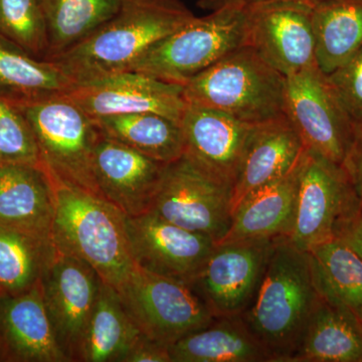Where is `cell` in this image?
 I'll return each mask as SVG.
<instances>
[{
    "instance_id": "1",
    "label": "cell",
    "mask_w": 362,
    "mask_h": 362,
    "mask_svg": "<svg viewBox=\"0 0 362 362\" xmlns=\"http://www.w3.org/2000/svg\"><path fill=\"white\" fill-rule=\"evenodd\" d=\"M194 18L180 0H121L110 20L51 62L74 84L128 71L151 45Z\"/></svg>"
},
{
    "instance_id": "2",
    "label": "cell",
    "mask_w": 362,
    "mask_h": 362,
    "mask_svg": "<svg viewBox=\"0 0 362 362\" xmlns=\"http://www.w3.org/2000/svg\"><path fill=\"white\" fill-rule=\"evenodd\" d=\"M320 299L309 252L279 238L258 291L242 315L272 362H292Z\"/></svg>"
},
{
    "instance_id": "3",
    "label": "cell",
    "mask_w": 362,
    "mask_h": 362,
    "mask_svg": "<svg viewBox=\"0 0 362 362\" xmlns=\"http://www.w3.org/2000/svg\"><path fill=\"white\" fill-rule=\"evenodd\" d=\"M52 181L56 209L52 240L57 251L82 259L105 283L118 289L136 268L126 230L127 216L99 195Z\"/></svg>"
},
{
    "instance_id": "4",
    "label": "cell",
    "mask_w": 362,
    "mask_h": 362,
    "mask_svg": "<svg viewBox=\"0 0 362 362\" xmlns=\"http://www.w3.org/2000/svg\"><path fill=\"white\" fill-rule=\"evenodd\" d=\"M285 80L254 49L243 45L190 78L183 85V94L189 105L254 125L283 115Z\"/></svg>"
},
{
    "instance_id": "5",
    "label": "cell",
    "mask_w": 362,
    "mask_h": 362,
    "mask_svg": "<svg viewBox=\"0 0 362 362\" xmlns=\"http://www.w3.org/2000/svg\"><path fill=\"white\" fill-rule=\"evenodd\" d=\"M245 8L216 9L195 16L168 37L149 47L129 70L185 85L216 62L246 45Z\"/></svg>"
},
{
    "instance_id": "6",
    "label": "cell",
    "mask_w": 362,
    "mask_h": 362,
    "mask_svg": "<svg viewBox=\"0 0 362 362\" xmlns=\"http://www.w3.org/2000/svg\"><path fill=\"white\" fill-rule=\"evenodd\" d=\"M16 106L32 127L42 166L52 180L99 195L93 154L102 134L94 119L65 93Z\"/></svg>"
},
{
    "instance_id": "7",
    "label": "cell",
    "mask_w": 362,
    "mask_h": 362,
    "mask_svg": "<svg viewBox=\"0 0 362 362\" xmlns=\"http://www.w3.org/2000/svg\"><path fill=\"white\" fill-rule=\"evenodd\" d=\"M362 204L341 165L305 150L300 165L294 226L290 242L310 251L337 239Z\"/></svg>"
},
{
    "instance_id": "8",
    "label": "cell",
    "mask_w": 362,
    "mask_h": 362,
    "mask_svg": "<svg viewBox=\"0 0 362 362\" xmlns=\"http://www.w3.org/2000/svg\"><path fill=\"white\" fill-rule=\"evenodd\" d=\"M117 291L142 334L168 349L216 318L189 284L137 267Z\"/></svg>"
},
{
    "instance_id": "9",
    "label": "cell",
    "mask_w": 362,
    "mask_h": 362,
    "mask_svg": "<svg viewBox=\"0 0 362 362\" xmlns=\"http://www.w3.org/2000/svg\"><path fill=\"white\" fill-rule=\"evenodd\" d=\"M232 199L230 185L211 177L183 154L164 168L151 211L220 243L232 223Z\"/></svg>"
},
{
    "instance_id": "10",
    "label": "cell",
    "mask_w": 362,
    "mask_h": 362,
    "mask_svg": "<svg viewBox=\"0 0 362 362\" xmlns=\"http://www.w3.org/2000/svg\"><path fill=\"white\" fill-rule=\"evenodd\" d=\"M283 114L306 150L342 166L354 142L356 123L318 66L286 77Z\"/></svg>"
},
{
    "instance_id": "11",
    "label": "cell",
    "mask_w": 362,
    "mask_h": 362,
    "mask_svg": "<svg viewBox=\"0 0 362 362\" xmlns=\"http://www.w3.org/2000/svg\"><path fill=\"white\" fill-rule=\"evenodd\" d=\"M314 4L271 0L246 7V45L285 78L316 66Z\"/></svg>"
},
{
    "instance_id": "12",
    "label": "cell",
    "mask_w": 362,
    "mask_h": 362,
    "mask_svg": "<svg viewBox=\"0 0 362 362\" xmlns=\"http://www.w3.org/2000/svg\"><path fill=\"white\" fill-rule=\"evenodd\" d=\"M101 281L84 261L59 252L40 279L45 312L68 362H81Z\"/></svg>"
},
{
    "instance_id": "13",
    "label": "cell",
    "mask_w": 362,
    "mask_h": 362,
    "mask_svg": "<svg viewBox=\"0 0 362 362\" xmlns=\"http://www.w3.org/2000/svg\"><path fill=\"white\" fill-rule=\"evenodd\" d=\"M276 240L216 243L189 284L214 317L242 315L249 308Z\"/></svg>"
},
{
    "instance_id": "14",
    "label": "cell",
    "mask_w": 362,
    "mask_h": 362,
    "mask_svg": "<svg viewBox=\"0 0 362 362\" xmlns=\"http://www.w3.org/2000/svg\"><path fill=\"white\" fill-rule=\"evenodd\" d=\"M135 266L162 277L192 284L216 243L164 220L154 211L126 218Z\"/></svg>"
},
{
    "instance_id": "15",
    "label": "cell",
    "mask_w": 362,
    "mask_h": 362,
    "mask_svg": "<svg viewBox=\"0 0 362 362\" xmlns=\"http://www.w3.org/2000/svg\"><path fill=\"white\" fill-rule=\"evenodd\" d=\"M65 94L92 118L152 112L180 124L188 106L182 85L132 71L76 83Z\"/></svg>"
},
{
    "instance_id": "16",
    "label": "cell",
    "mask_w": 362,
    "mask_h": 362,
    "mask_svg": "<svg viewBox=\"0 0 362 362\" xmlns=\"http://www.w3.org/2000/svg\"><path fill=\"white\" fill-rule=\"evenodd\" d=\"M166 164L101 135L93 154L98 194L127 216L148 213Z\"/></svg>"
},
{
    "instance_id": "17",
    "label": "cell",
    "mask_w": 362,
    "mask_h": 362,
    "mask_svg": "<svg viewBox=\"0 0 362 362\" xmlns=\"http://www.w3.org/2000/svg\"><path fill=\"white\" fill-rule=\"evenodd\" d=\"M180 126L183 154L211 177L233 187L252 124L188 104Z\"/></svg>"
},
{
    "instance_id": "18",
    "label": "cell",
    "mask_w": 362,
    "mask_h": 362,
    "mask_svg": "<svg viewBox=\"0 0 362 362\" xmlns=\"http://www.w3.org/2000/svg\"><path fill=\"white\" fill-rule=\"evenodd\" d=\"M0 361L68 362L47 318L40 281L25 292L0 296Z\"/></svg>"
},
{
    "instance_id": "19",
    "label": "cell",
    "mask_w": 362,
    "mask_h": 362,
    "mask_svg": "<svg viewBox=\"0 0 362 362\" xmlns=\"http://www.w3.org/2000/svg\"><path fill=\"white\" fill-rule=\"evenodd\" d=\"M305 150L284 114L252 125L233 187V211L247 194L289 173Z\"/></svg>"
},
{
    "instance_id": "20",
    "label": "cell",
    "mask_w": 362,
    "mask_h": 362,
    "mask_svg": "<svg viewBox=\"0 0 362 362\" xmlns=\"http://www.w3.org/2000/svg\"><path fill=\"white\" fill-rule=\"evenodd\" d=\"M56 194L42 165L0 166V223L52 240Z\"/></svg>"
},
{
    "instance_id": "21",
    "label": "cell",
    "mask_w": 362,
    "mask_h": 362,
    "mask_svg": "<svg viewBox=\"0 0 362 362\" xmlns=\"http://www.w3.org/2000/svg\"><path fill=\"white\" fill-rule=\"evenodd\" d=\"M300 165L301 160L287 175L244 197L233 209L230 230L220 243L289 238L296 214Z\"/></svg>"
},
{
    "instance_id": "22",
    "label": "cell",
    "mask_w": 362,
    "mask_h": 362,
    "mask_svg": "<svg viewBox=\"0 0 362 362\" xmlns=\"http://www.w3.org/2000/svg\"><path fill=\"white\" fill-rule=\"evenodd\" d=\"M168 349L173 362L272 361L243 315L216 317Z\"/></svg>"
},
{
    "instance_id": "23",
    "label": "cell",
    "mask_w": 362,
    "mask_h": 362,
    "mask_svg": "<svg viewBox=\"0 0 362 362\" xmlns=\"http://www.w3.org/2000/svg\"><path fill=\"white\" fill-rule=\"evenodd\" d=\"M292 362H362V325L356 314L321 295Z\"/></svg>"
},
{
    "instance_id": "24",
    "label": "cell",
    "mask_w": 362,
    "mask_h": 362,
    "mask_svg": "<svg viewBox=\"0 0 362 362\" xmlns=\"http://www.w3.org/2000/svg\"><path fill=\"white\" fill-rule=\"evenodd\" d=\"M74 85L54 62L35 58L0 37V98L14 105L64 94Z\"/></svg>"
},
{
    "instance_id": "25",
    "label": "cell",
    "mask_w": 362,
    "mask_h": 362,
    "mask_svg": "<svg viewBox=\"0 0 362 362\" xmlns=\"http://www.w3.org/2000/svg\"><path fill=\"white\" fill-rule=\"evenodd\" d=\"M317 66L337 70L362 47V0H322L313 8Z\"/></svg>"
},
{
    "instance_id": "26",
    "label": "cell",
    "mask_w": 362,
    "mask_h": 362,
    "mask_svg": "<svg viewBox=\"0 0 362 362\" xmlns=\"http://www.w3.org/2000/svg\"><path fill=\"white\" fill-rule=\"evenodd\" d=\"M93 119L102 135L150 158L169 163L185 153L180 124L160 114L143 112Z\"/></svg>"
},
{
    "instance_id": "27",
    "label": "cell",
    "mask_w": 362,
    "mask_h": 362,
    "mask_svg": "<svg viewBox=\"0 0 362 362\" xmlns=\"http://www.w3.org/2000/svg\"><path fill=\"white\" fill-rule=\"evenodd\" d=\"M141 334L118 291L102 280L81 362H122Z\"/></svg>"
},
{
    "instance_id": "28",
    "label": "cell",
    "mask_w": 362,
    "mask_h": 362,
    "mask_svg": "<svg viewBox=\"0 0 362 362\" xmlns=\"http://www.w3.org/2000/svg\"><path fill=\"white\" fill-rule=\"evenodd\" d=\"M312 268L319 292L325 299L344 305L356 316L362 312V259L337 238L312 247Z\"/></svg>"
},
{
    "instance_id": "29",
    "label": "cell",
    "mask_w": 362,
    "mask_h": 362,
    "mask_svg": "<svg viewBox=\"0 0 362 362\" xmlns=\"http://www.w3.org/2000/svg\"><path fill=\"white\" fill-rule=\"evenodd\" d=\"M57 252L52 240L0 223V296L18 294L37 284Z\"/></svg>"
},
{
    "instance_id": "30",
    "label": "cell",
    "mask_w": 362,
    "mask_h": 362,
    "mask_svg": "<svg viewBox=\"0 0 362 362\" xmlns=\"http://www.w3.org/2000/svg\"><path fill=\"white\" fill-rule=\"evenodd\" d=\"M47 21V61L77 45L118 11L121 0H40Z\"/></svg>"
},
{
    "instance_id": "31",
    "label": "cell",
    "mask_w": 362,
    "mask_h": 362,
    "mask_svg": "<svg viewBox=\"0 0 362 362\" xmlns=\"http://www.w3.org/2000/svg\"><path fill=\"white\" fill-rule=\"evenodd\" d=\"M0 37L35 58L47 59L49 35L40 0H0Z\"/></svg>"
},
{
    "instance_id": "32",
    "label": "cell",
    "mask_w": 362,
    "mask_h": 362,
    "mask_svg": "<svg viewBox=\"0 0 362 362\" xmlns=\"http://www.w3.org/2000/svg\"><path fill=\"white\" fill-rule=\"evenodd\" d=\"M42 165L28 119L16 105L0 98V166Z\"/></svg>"
},
{
    "instance_id": "33",
    "label": "cell",
    "mask_w": 362,
    "mask_h": 362,
    "mask_svg": "<svg viewBox=\"0 0 362 362\" xmlns=\"http://www.w3.org/2000/svg\"><path fill=\"white\" fill-rule=\"evenodd\" d=\"M327 76L329 84L354 122L362 121V47Z\"/></svg>"
},
{
    "instance_id": "34",
    "label": "cell",
    "mask_w": 362,
    "mask_h": 362,
    "mask_svg": "<svg viewBox=\"0 0 362 362\" xmlns=\"http://www.w3.org/2000/svg\"><path fill=\"white\" fill-rule=\"evenodd\" d=\"M122 362H173V359L168 347L141 334L128 350Z\"/></svg>"
},
{
    "instance_id": "35",
    "label": "cell",
    "mask_w": 362,
    "mask_h": 362,
    "mask_svg": "<svg viewBox=\"0 0 362 362\" xmlns=\"http://www.w3.org/2000/svg\"><path fill=\"white\" fill-rule=\"evenodd\" d=\"M342 168L362 204V121L356 124L354 142Z\"/></svg>"
},
{
    "instance_id": "36",
    "label": "cell",
    "mask_w": 362,
    "mask_h": 362,
    "mask_svg": "<svg viewBox=\"0 0 362 362\" xmlns=\"http://www.w3.org/2000/svg\"><path fill=\"white\" fill-rule=\"evenodd\" d=\"M338 238L347 245L362 259V214H357L342 228Z\"/></svg>"
},
{
    "instance_id": "37",
    "label": "cell",
    "mask_w": 362,
    "mask_h": 362,
    "mask_svg": "<svg viewBox=\"0 0 362 362\" xmlns=\"http://www.w3.org/2000/svg\"><path fill=\"white\" fill-rule=\"evenodd\" d=\"M271 1V0H199L197 6L206 11H214L216 9L226 8V7H235V8H246L254 4H261V2ZM309 1L316 2L322 1V0H309Z\"/></svg>"
},
{
    "instance_id": "38",
    "label": "cell",
    "mask_w": 362,
    "mask_h": 362,
    "mask_svg": "<svg viewBox=\"0 0 362 362\" xmlns=\"http://www.w3.org/2000/svg\"><path fill=\"white\" fill-rule=\"evenodd\" d=\"M357 318L359 319V321H361V323L362 325V312H361V313H359L358 315H357Z\"/></svg>"
},
{
    "instance_id": "39",
    "label": "cell",
    "mask_w": 362,
    "mask_h": 362,
    "mask_svg": "<svg viewBox=\"0 0 362 362\" xmlns=\"http://www.w3.org/2000/svg\"><path fill=\"white\" fill-rule=\"evenodd\" d=\"M361 214H362V211H361Z\"/></svg>"
},
{
    "instance_id": "40",
    "label": "cell",
    "mask_w": 362,
    "mask_h": 362,
    "mask_svg": "<svg viewBox=\"0 0 362 362\" xmlns=\"http://www.w3.org/2000/svg\"></svg>"
}]
</instances>
